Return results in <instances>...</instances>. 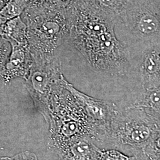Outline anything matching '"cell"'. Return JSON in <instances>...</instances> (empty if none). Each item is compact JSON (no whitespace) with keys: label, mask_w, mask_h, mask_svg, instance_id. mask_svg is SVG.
<instances>
[{"label":"cell","mask_w":160,"mask_h":160,"mask_svg":"<svg viewBox=\"0 0 160 160\" xmlns=\"http://www.w3.org/2000/svg\"><path fill=\"white\" fill-rule=\"evenodd\" d=\"M118 17L83 2L69 16V40L97 72L123 74L128 63L126 49L114 34Z\"/></svg>","instance_id":"obj_1"},{"label":"cell","mask_w":160,"mask_h":160,"mask_svg":"<svg viewBox=\"0 0 160 160\" xmlns=\"http://www.w3.org/2000/svg\"><path fill=\"white\" fill-rule=\"evenodd\" d=\"M23 14L33 60L58 57L59 48L69 40L70 24L67 16L46 6L27 8Z\"/></svg>","instance_id":"obj_2"},{"label":"cell","mask_w":160,"mask_h":160,"mask_svg":"<svg viewBox=\"0 0 160 160\" xmlns=\"http://www.w3.org/2000/svg\"><path fill=\"white\" fill-rule=\"evenodd\" d=\"M160 129V122L141 108L132 105L117 108L105 144L129 156H142Z\"/></svg>","instance_id":"obj_3"},{"label":"cell","mask_w":160,"mask_h":160,"mask_svg":"<svg viewBox=\"0 0 160 160\" xmlns=\"http://www.w3.org/2000/svg\"><path fill=\"white\" fill-rule=\"evenodd\" d=\"M49 135L48 147L54 153L65 144L85 138L94 142L92 128L72 95L63 88L52 105L48 123Z\"/></svg>","instance_id":"obj_4"},{"label":"cell","mask_w":160,"mask_h":160,"mask_svg":"<svg viewBox=\"0 0 160 160\" xmlns=\"http://www.w3.org/2000/svg\"><path fill=\"white\" fill-rule=\"evenodd\" d=\"M61 62L58 57L34 61L25 86L36 108L48 123L52 105L58 94L63 89L61 85Z\"/></svg>","instance_id":"obj_5"},{"label":"cell","mask_w":160,"mask_h":160,"mask_svg":"<svg viewBox=\"0 0 160 160\" xmlns=\"http://www.w3.org/2000/svg\"><path fill=\"white\" fill-rule=\"evenodd\" d=\"M119 21L145 48L160 42V0L127 1Z\"/></svg>","instance_id":"obj_6"},{"label":"cell","mask_w":160,"mask_h":160,"mask_svg":"<svg viewBox=\"0 0 160 160\" xmlns=\"http://www.w3.org/2000/svg\"><path fill=\"white\" fill-rule=\"evenodd\" d=\"M61 85L74 98L92 128L94 142L105 144L109 135L113 116L118 108L114 103L87 96L76 89L63 74Z\"/></svg>","instance_id":"obj_7"},{"label":"cell","mask_w":160,"mask_h":160,"mask_svg":"<svg viewBox=\"0 0 160 160\" xmlns=\"http://www.w3.org/2000/svg\"><path fill=\"white\" fill-rule=\"evenodd\" d=\"M12 51L0 78L6 84L16 78L26 80L33 66V60L28 45L10 42Z\"/></svg>","instance_id":"obj_8"},{"label":"cell","mask_w":160,"mask_h":160,"mask_svg":"<svg viewBox=\"0 0 160 160\" xmlns=\"http://www.w3.org/2000/svg\"><path fill=\"white\" fill-rule=\"evenodd\" d=\"M143 90L160 85V42L145 48L140 64Z\"/></svg>","instance_id":"obj_9"},{"label":"cell","mask_w":160,"mask_h":160,"mask_svg":"<svg viewBox=\"0 0 160 160\" xmlns=\"http://www.w3.org/2000/svg\"><path fill=\"white\" fill-rule=\"evenodd\" d=\"M101 152L94 142L82 138L65 144L55 153L59 160H98Z\"/></svg>","instance_id":"obj_10"},{"label":"cell","mask_w":160,"mask_h":160,"mask_svg":"<svg viewBox=\"0 0 160 160\" xmlns=\"http://www.w3.org/2000/svg\"><path fill=\"white\" fill-rule=\"evenodd\" d=\"M0 36L9 42L28 45L27 25L22 20L21 16L7 20L0 29Z\"/></svg>","instance_id":"obj_11"},{"label":"cell","mask_w":160,"mask_h":160,"mask_svg":"<svg viewBox=\"0 0 160 160\" xmlns=\"http://www.w3.org/2000/svg\"><path fill=\"white\" fill-rule=\"evenodd\" d=\"M141 108L160 122V85L143 90L135 103L131 104Z\"/></svg>","instance_id":"obj_12"},{"label":"cell","mask_w":160,"mask_h":160,"mask_svg":"<svg viewBox=\"0 0 160 160\" xmlns=\"http://www.w3.org/2000/svg\"><path fill=\"white\" fill-rule=\"evenodd\" d=\"M28 7V0H8L0 10V14L6 20L21 16Z\"/></svg>","instance_id":"obj_13"},{"label":"cell","mask_w":160,"mask_h":160,"mask_svg":"<svg viewBox=\"0 0 160 160\" xmlns=\"http://www.w3.org/2000/svg\"><path fill=\"white\" fill-rule=\"evenodd\" d=\"M143 152L148 160H160V129L155 133Z\"/></svg>","instance_id":"obj_14"},{"label":"cell","mask_w":160,"mask_h":160,"mask_svg":"<svg viewBox=\"0 0 160 160\" xmlns=\"http://www.w3.org/2000/svg\"><path fill=\"white\" fill-rule=\"evenodd\" d=\"M78 0H47L48 7L68 15L77 4Z\"/></svg>","instance_id":"obj_15"},{"label":"cell","mask_w":160,"mask_h":160,"mask_svg":"<svg viewBox=\"0 0 160 160\" xmlns=\"http://www.w3.org/2000/svg\"><path fill=\"white\" fill-rule=\"evenodd\" d=\"M135 156H129L118 151L111 149L102 150L98 160H133Z\"/></svg>","instance_id":"obj_16"},{"label":"cell","mask_w":160,"mask_h":160,"mask_svg":"<svg viewBox=\"0 0 160 160\" xmlns=\"http://www.w3.org/2000/svg\"><path fill=\"white\" fill-rule=\"evenodd\" d=\"M12 51L10 42L0 36V74L5 68Z\"/></svg>","instance_id":"obj_17"},{"label":"cell","mask_w":160,"mask_h":160,"mask_svg":"<svg viewBox=\"0 0 160 160\" xmlns=\"http://www.w3.org/2000/svg\"><path fill=\"white\" fill-rule=\"evenodd\" d=\"M7 160H38V157L34 153L30 151H24L12 157H8Z\"/></svg>","instance_id":"obj_18"},{"label":"cell","mask_w":160,"mask_h":160,"mask_svg":"<svg viewBox=\"0 0 160 160\" xmlns=\"http://www.w3.org/2000/svg\"><path fill=\"white\" fill-rule=\"evenodd\" d=\"M47 0H28V7H39L46 5Z\"/></svg>","instance_id":"obj_19"},{"label":"cell","mask_w":160,"mask_h":160,"mask_svg":"<svg viewBox=\"0 0 160 160\" xmlns=\"http://www.w3.org/2000/svg\"><path fill=\"white\" fill-rule=\"evenodd\" d=\"M6 22H7V20H6V19L0 14V29H1V28L2 27V26L4 23H6Z\"/></svg>","instance_id":"obj_20"},{"label":"cell","mask_w":160,"mask_h":160,"mask_svg":"<svg viewBox=\"0 0 160 160\" xmlns=\"http://www.w3.org/2000/svg\"><path fill=\"white\" fill-rule=\"evenodd\" d=\"M133 160H148L147 158L145 157V155H142V156H135V158Z\"/></svg>","instance_id":"obj_21"},{"label":"cell","mask_w":160,"mask_h":160,"mask_svg":"<svg viewBox=\"0 0 160 160\" xmlns=\"http://www.w3.org/2000/svg\"><path fill=\"white\" fill-rule=\"evenodd\" d=\"M8 0H0V10L4 6Z\"/></svg>","instance_id":"obj_22"},{"label":"cell","mask_w":160,"mask_h":160,"mask_svg":"<svg viewBox=\"0 0 160 160\" xmlns=\"http://www.w3.org/2000/svg\"><path fill=\"white\" fill-rule=\"evenodd\" d=\"M8 157H0V160H7Z\"/></svg>","instance_id":"obj_23"},{"label":"cell","mask_w":160,"mask_h":160,"mask_svg":"<svg viewBox=\"0 0 160 160\" xmlns=\"http://www.w3.org/2000/svg\"><path fill=\"white\" fill-rule=\"evenodd\" d=\"M143 1V0H125V3L127 1Z\"/></svg>","instance_id":"obj_24"}]
</instances>
